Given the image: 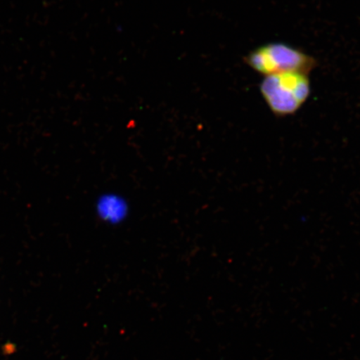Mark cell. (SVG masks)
Segmentation results:
<instances>
[{
  "label": "cell",
  "mask_w": 360,
  "mask_h": 360,
  "mask_svg": "<svg viewBox=\"0 0 360 360\" xmlns=\"http://www.w3.org/2000/svg\"><path fill=\"white\" fill-rule=\"evenodd\" d=\"M259 89L269 110L278 117L295 114L307 101L311 89L308 75L300 72L265 76Z\"/></svg>",
  "instance_id": "6da1fadb"
},
{
  "label": "cell",
  "mask_w": 360,
  "mask_h": 360,
  "mask_svg": "<svg viewBox=\"0 0 360 360\" xmlns=\"http://www.w3.org/2000/svg\"><path fill=\"white\" fill-rule=\"evenodd\" d=\"M245 60L248 66L264 77L286 72H300L308 75L317 66L314 58L283 43L262 45L251 51Z\"/></svg>",
  "instance_id": "7a4b0ae2"
},
{
  "label": "cell",
  "mask_w": 360,
  "mask_h": 360,
  "mask_svg": "<svg viewBox=\"0 0 360 360\" xmlns=\"http://www.w3.org/2000/svg\"><path fill=\"white\" fill-rule=\"evenodd\" d=\"M96 212L103 221L110 224H120L127 218L128 202L116 193H105L97 200Z\"/></svg>",
  "instance_id": "3957f363"
}]
</instances>
